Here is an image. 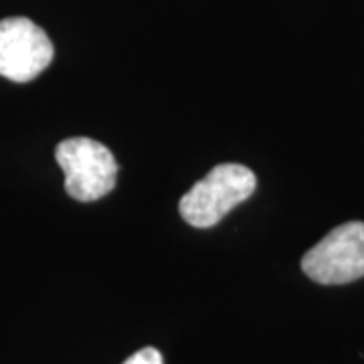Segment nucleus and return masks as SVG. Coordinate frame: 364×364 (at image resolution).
Returning <instances> with one entry per match:
<instances>
[{"label": "nucleus", "instance_id": "1", "mask_svg": "<svg viewBox=\"0 0 364 364\" xmlns=\"http://www.w3.org/2000/svg\"><path fill=\"white\" fill-rule=\"evenodd\" d=\"M257 188L253 170L241 164H219L203 181L195 182L178 203L182 219L196 229H208L247 200Z\"/></svg>", "mask_w": 364, "mask_h": 364}, {"label": "nucleus", "instance_id": "2", "mask_svg": "<svg viewBox=\"0 0 364 364\" xmlns=\"http://www.w3.org/2000/svg\"><path fill=\"white\" fill-rule=\"evenodd\" d=\"M55 158L65 172V191L79 203L109 195L116 186L117 162L112 150L91 138H67L57 146Z\"/></svg>", "mask_w": 364, "mask_h": 364}, {"label": "nucleus", "instance_id": "3", "mask_svg": "<svg viewBox=\"0 0 364 364\" xmlns=\"http://www.w3.org/2000/svg\"><path fill=\"white\" fill-rule=\"evenodd\" d=\"M301 269L322 286H344L364 277V223L332 229L301 257Z\"/></svg>", "mask_w": 364, "mask_h": 364}, {"label": "nucleus", "instance_id": "4", "mask_svg": "<svg viewBox=\"0 0 364 364\" xmlns=\"http://www.w3.org/2000/svg\"><path fill=\"white\" fill-rule=\"evenodd\" d=\"M53 49L47 33L23 16L0 21V75L14 83L39 77L51 65Z\"/></svg>", "mask_w": 364, "mask_h": 364}, {"label": "nucleus", "instance_id": "5", "mask_svg": "<svg viewBox=\"0 0 364 364\" xmlns=\"http://www.w3.org/2000/svg\"><path fill=\"white\" fill-rule=\"evenodd\" d=\"M124 364H164V358H162V354L156 348L146 346V348H140L138 352H134Z\"/></svg>", "mask_w": 364, "mask_h": 364}]
</instances>
